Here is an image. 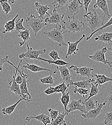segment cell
Returning a JSON list of instances; mask_svg holds the SVG:
<instances>
[{"instance_id": "obj_1", "label": "cell", "mask_w": 112, "mask_h": 125, "mask_svg": "<svg viewBox=\"0 0 112 125\" xmlns=\"http://www.w3.org/2000/svg\"><path fill=\"white\" fill-rule=\"evenodd\" d=\"M62 29L63 33L68 32L79 34L80 32L86 31L84 22L77 19L76 16H74L71 19H69L68 21H64L62 25Z\"/></svg>"}, {"instance_id": "obj_2", "label": "cell", "mask_w": 112, "mask_h": 125, "mask_svg": "<svg viewBox=\"0 0 112 125\" xmlns=\"http://www.w3.org/2000/svg\"><path fill=\"white\" fill-rule=\"evenodd\" d=\"M22 62V60H21L18 64V66L16 67L12 62H11L10 61H9L8 60H7V62L9 63V64H10L11 65H12L17 70L18 72H19V74L21 75V76H22V77L23 78V81H22V84L19 85L20 92L22 95V97L21 98H23L24 100V101H27L28 102H30L32 101V99L30 94H29V93L28 88H27V85L28 84L29 80H28L27 79V78H28V76L27 74H25L24 73L23 70L21 71V70L20 69V66L21 65V63Z\"/></svg>"}, {"instance_id": "obj_3", "label": "cell", "mask_w": 112, "mask_h": 125, "mask_svg": "<svg viewBox=\"0 0 112 125\" xmlns=\"http://www.w3.org/2000/svg\"><path fill=\"white\" fill-rule=\"evenodd\" d=\"M83 17L92 32L97 30L104 25L101 19V16L97 14L96 9H94L93 12L86 13L83 15Z\"/></svg>"}, {"instance_id": "obj_4", "label": "cell", "mask_w": 112, "mask_h": 125, "mask_svg": "<svg viewBox=\"0 0 112 125\" xmlns=\"http://www.w3.org/2000/svg\"><path fill=\"white\" fill-rule=\"evenodd\" d=\"M54 29L48 32H44L43 33L54 42L59 43V46L62 47L68 46L65 42L63 32L61 25H54Z\"/></svg>"}, {"instance_id": "obj_5", "label": "cell", "mask_w": 112, "mask_h": 125, "mask_svg": "<svg viewBox=\"0 0 112 125\" xmlns=\"http://www.w3.org/2000/svg\"><path fill=\"white\" fill-rule=\"evenodd\" d=\"M26 23L28 27L32 29L34 33L33 37L36 36L39 31L48 25L39 16H35L32 14L27 17Z\"/></svg>"}, {"instance_id": "obj_6", "label": "cell", "mask_w": 112, "mask_h": 125, "mask_svg": "<svg viewBox=\"0 0 112 125\" xmlns=\"http://www.w3.org/2000/svg\"><path fill=\"white\" fill-rule=\"evenodd\" d=\"M83 6L80 0H72L66 7L65 14L69 19H71L80 13L81 8Z\"/></svg>"}, {"instance_id": "obj_7", "label": "cell", "mask_w": 112, "mask_h": 125, "mask_svg": "<svg viewBox=\"0 0 112 125\" xmlns=\"http://www.w3.org/2000/svg\"><path fill=\"white\" fill-rule=\"evenodd\" d=\"M27 46V51L26 52H23L19 55V58H24L26 60L34 59L38 60L39 55L40 54H45L46 52V49H42L39 50H34L32 47H30L28 44Z\"/></svg>"}, {"instance_id": "obj_8", "label": "cell", "mask_w": 112, "mask_h": 125, "mask_svg": "<svg viewBox=\"0 0 112 125\" xmlns=\"http://www.w3.org/2000/svg\"><path fill=\"white\" fill-rule=\"evenodd\" d=\"M108 51L106 47H104L102 50H96L94 54L89 56V58L95 62L107 64L110 67H112V61L106 59L105 56V54Z\"/></svg>"}, {"instance_id": "obj_9", "label": "cell", "mask_w": 112, "mask_h": 125, "mask_svg": "<svg viewBox=\"0 0 112 125\" xmlns=\"http://www.w3.org/2000/svg\"><path fill=\"white\" fill-rule=\"evenodd\" d=\"M69 71L75 72L76 74L80 75L82 77H87L89 78H93L94 77V74H93L94 69L90 67L84 66L78 67L76 65H71V66H69Z\"/></svg>"}, {"instance_id": "obj_10", "label": "cell", "mask_w": 112, "mask_h": 125, "mask_svg": "<svg viewBox=\"0 0 112 125\" xmlns=\"http://www.w3.org/2000/svg\"><path fill=\"white\" fill-rule=\"evenodd\" d=\"M64 16L65 14L61 15L57 12L56 9H54L52 11L51 16H49V17L45 19V22L47 24L55 25H62L63 23L64 22Z\"/></svg>"}, {"instance_id": "obj_11", "label": "cell", "mask_w": 112, "mask_h": 125, "mask_svg": "<svg viewBox=\"0 0 112 125\" xmlns=\"http://www.w3.org/2000/svg\"><path fill=\"white\" fill-rule=\"evenodd\" d=\"M68 106L69 109L67 111V115H68L69 113L73 112L75 110H79L83 114L87 113L85 106L82 104V101L80 99L78 100L72 99Z\"/></svg>"}, {"instance_id": "obj_12", "label": "cell", "mask_w": 112, "mask_h": 125, "mask_svg": "<svg viewBox=\"0 0 112 125\" xmlns=\"http://www.w3.org/2000/svg\"><path fill=\"white\" fill-rule=\"evenodd\" d=\"M57 69H58L60 72V77L62 78L63 82L66 84L69 87L71 85L73 81L71 80L72 76L70 74L69 70L67 67V65L58 66Z\"/></svg>"}, {"instance_id": "obj_13", "label": "cell", "mask_w": 112, "mask_h": 125, "mask_svg": "<svg viewBox=\"0 0 112 125\" xmlns=\"http://www.w3.org/2000/svg\"><path fill=\"white\" fill-rule=\"evenodd\" d=\"M106 104V102L102 104H98V106L95 109L90 110L85 114H82L81 115L84 118L95 119L97 117L103 113V107Z\"/></svg>"}, {"instance_id": "obj_14", "label": "cell", "mask_w": 112, "mask_h": 125, "mask_svg": "<svg viewBox=\"0 0 112 125\" xmlns=\"http://www.w3.org/2000/svg\"><path fill=\"white\" fill-rule=\"evenodd\" d=\"M94 9L99 8L102 10L104 13L103 22L104 23L105 17L110 18L111 15L109 14L108 5L107 0H96V2L94 5Z\"/></svg>"}, {"instance_id": "obj_15", "label": "cell", "mask_w": 112, "mask_h": 125, "mask_svg": "<svg viewBox=\"0 0 112 125\" xmlns=\"http://www.w3.org/2000/svg\"><path fill=\"white\" fill-rule=\"evenodd\" d=\"M83 39H85V35L84 34H83L82 36L78 41H77L74 42H71L69 41L68 42V44H67L68 50H67V54L65 56L66 58H68V57L69 56H71L73 54L74 55H76L77 52L79 51V49L78 48V45Z\"/></svg>"}, {"instance_id": "obj_16", "label": "cell", "mask_w": 112, "mask_h": 125, "mask_svg": "<svg viewBox=\"0 0 112 125\" xmlns=\"http://www.w3.org/2000/svg\"><path fill=\"white\" fill-rule=\"evenodd\" d=\"M16 73L14 75V76L13 77V78L11 80H9L8 88L11 92H13L14 94L20 97V98H21L22 97V95L20 92V85L16 83L15 80L16 75L18 73L17 70L16 69Z\"/></svg>"}, {"instance_id": "obj_17", "label": "cell", "mask_w": 112, "mask_h": 125, "mask_svg": "<svg viewBox=\"0 0 112 125\" xmlns=\"http://www.w3.org/2000/svg\"><path fill=\"white\" fill-rule=\"evenodd\" d=\"M34 6L36 10L37 13L38 14L39 16L42 19H44L46 15L50 16L48 11L50 9V8L47 5H43L38 1H36L34 3Z\"/></svg>"}, {"instance_id": "obj_18", "label": "cell", "mask_w": 112, "mask_h": 125, "mask_svg": "<svg viewBox=\"0 0 112 125\" xmlns=\"http://www.w3.org/2000/svg\"><path fill=\"white\" fill-rule=\"evenodd\" d=\"M23 67L26 70H30L33 72H34V73H36V72H40V71H48L50 73H52L54 74H55L57 73L56 71H53L51 69L42 67L41 66H38L34 64H30V63H26L25 64H24L23 66Z\"/></svg>"}, {"instance_id": "obj_19", "label": "cell", "mask_w": 112, "mask_h": 125, "mask_svg": "<svg viewBox=\"0 0 112 125\" xmlns=\"http://www.w3.org/2000/svg\"><path fill=\"white\" fill-rule=\"evenodd\" d=\"M32 119L37 120L42 122L44 125H47L49 124H51V123L50 117L45 115L44 113H41L36 116L30 115L26 117V120L28 121H29Z\"/></svg>"}, {"instance_id": "obj_20", "label": "cell", "mask_w": 112, "mask_h": 125, "mask_svg": "<svg viewBox=\"0 0 112 125\" xmlns=\"http://www.w3.org/2000/svg\"><path fill=\"white\" fill-rule=\"evenodd\" d=\"M94 82L95 80L94 78H90L86 80H83L74 82H73L71 85H73L77 88H84L89 90V89H90L91 87L92 83Z\"/></svg>"}, {"instance_id": "obj_21", "label": "cell", "mask_w": 112, "mask_h": 125, "mask_svg": "<svg viewBox=\"0 0 112 125\" xmlns=\"http://www.w3.org/2000/svg\"><path fill=\"white\" fill-rule=\"evenodd\" d=\"M93 78L95 80L94 83L100 86L106 82H112V78H109L103 74H94Z\"/></svg>"}, {"instance_id": "obj_22", "label": "cell", "mask_w": 112, "mask_h": 125, "mask_svg": "<svg viewBox=\"0 0 112 125\" xmlns=\"http://www.w3.org/2000/svg\"><path fill=\"white\" fill-rule=\"evenodd\" d=\"M95 41H100L108 44H111L112 43V32H104L101 35L95 38Z\"/></svg>"}, {"instance_id": "obj_23", "label": "cell", "mask_w": 112, "mask_h": 125, "mask_svg": "<svg viewBox=\"0 0 112 125\" xmlns=\"http://www.w3.org/2000/svg\"><path fill=\"white\" fill-rule=\"evenodd\" d=\"M19 32V34L18 35V37L21 38L23 41L19 42L20 46L22 47L24 45L25 42H28L30 39V30L28 29H26L24 31H18Z\"/></svg>"}, {"instance_id": "obj_24", "label": "cell", "mask_w": 112, "mask_h": 125, "mask_svg": "<svg viewBox=\"0 0 112 125\" xmlns=\"http://www.w3.org/2000/svg\"><path fill=\"white\" fill-rule=\"evenodd\" d=\"M18 16L19 15L17 14L14 18L5 22L4 25L5 30L2 32V34H5L7 32H12L15 31V21Z\"/></svg>"}, {"instance_id": "obj_25", "label": "cell", "mask_w": 112, "mask_h": 125, "mask_svg": "<svg viewBox=\"0 0 112 125\" xmlns=\"http://www.w3.org/2000/svg\"><path fill=\"white\" fill-rule=\"evenodd\" d=\"M67 115V112L64 111L62 113L59 112L57 117L51 123L50 125H67L66 122L64 119L65 116Z\"/></svg>"}, {"instance_id": "obj_26", "label": "cell", "mask_w": 112, "mask_h": 125, "mask_svg": "<svg viewBox=\"0 0 112 125\" xmlns=\"http://www.w3.org/2000/svg\"><path fill=\"white\" fill-rule=\"evenodd\" d=\"M22 101H24V100L23 98H20V99L15 104H13L11 106H9L8 107H7L3 108L1 110L2 114L3 115H11L16 109L17 105Z\"/></svg>"}, {"instance_id": "obj_27", "label": "cell", "mask_w": 112, "mask_h": 125, "mask_svg": "<svg viewBox=\"0 0 112 125\" xmlns=\"http://www.w3.org/2000/svg\"><path fill=\"white\" fill-rule=\"evenodd\" d=\"M82 104L85 106L87 112L90 110L95 109L98 106V101H94L93 99L90 98L88 100H84L82 102Z\"/></svg>"}, {"instance_id": "obj_28", "label": "cell", "mask_w": 112, "mask_h": 125, "mask_svg": "<svg viewBox=\"0 0 112 125\" xmlns=\"http://www.w3.org/2000/svg\"><path fill=\"white\" fill-rule=\"evenodd\" d=\"M72 0H54L52 2V4L53 5L54 9L57 10L61 7H66Z\"/></svg>"}, {"instance_id": "obj_29", "label": "cell", "mask_w": 112, "mask_h": 125, "mask_svg": "<svg viewBox=\"0 0 112 125\" xmlns=\"http://www.w3.org/2000/svg\"><path fill=\"white\" fill-rule=\"evenodd\" d=\"M60 101L64 106L65 111H67V107L70 101V93L68 90H67L64 94H62L61 97L60 98Z\"/></svg>"}, {"instance_id": "obj_30", "label": "cell", "mask_w": 112, "mask_h": 125, "mask_svg": "<svg viewBox=\"0 0 112 125\" xmlns=\"http://www.w3.org/2000/svg\"><path fill=\"white\" fill-rule=\"evenodd\" d=\"M98 86H99V85L98 84L95 83L94 82H93L92 83V85L90 88V91L89 94L88 95V96L84 100L87 101V100H89L90 98H91L95 95H97L98 94H99V89H98Z\"/></svg>"}, {"instance_id": "obj_31", "label": "cell", "mask_w": 112, "mask_h": 125, "mask_svg": "<svg viewBox=\"0 0 112 125\" xmlns=\"http://www.w3.org/2000/svg\"><path fill=\"white\" fill-rule=\"evenodd\" d=\"M38 60L41 61H44L46 62H48V64H55L56 65H57L58 66H61V65H69V63L65 62L64 60H62L60 59L57 60L56 61L54 60H47L44 58H42L41 57H39Z\"/></svg>"}, {"instance_id": "obj_32", "label": "cell", "mask_w": 112, "mask_h": 125, "mask_svg": "<svg viewBox=\"0 0 112 125\" xmlns=\"http://www.w3.org/2000/svg\"><path fill=\"white\" fill-rule=\"evenodd\" d=\"M8 1V0H0V4L2 7V11L7 15H8L12 10L11 7Z\"/></svg>"}, {"instance_id": "obj_33", "label": "cell", "mask_w": 112, "mask_h": 125, "mask_svg": "<svg viewBox=\"0 0 112 125\" xmlns=\"http://www.w3.org/2000/svg\"><path fill=\"white\" fill-rule=\"evenodd\" d=\"M73 92L74 94L79 93L83 97L84 100L88 97L89 94V90L88 89L81 88H77L76 87H74V88H73Z\"/></svg>"}, {"instance_id": "obj_34", "label": "cell", "mask_w": 112, "mask_h": 125, "mask_svg": "<svg viewBox=\"0 0 112 125\" xmlns=\"http://www.w3.org/2000/svg\"><path fill=\"white\" fill-rule=\"evenodd\" d=\"M112 16H111V17L110 18V19L109 20V21L106 23V24H104L102 27H101V28H100L99 29H98L97 30H96L95 31H94V32H92V33L90 35V36H89L87 38V39H86V40L87 41H88V40H90L92 37V36L96 32H99V31H103V30H104V29H106V28H107V27H109V26H112Z\"/></svg>"}, {"instance_id": "obj_35", "label": "cell", "mask_w": 112, "mask_h": 125, "mask_svg": "<svg viewBox=\"0 0 112 125\" xmlns=\"http://www.w3.org/2000/svg\"><path fill=\"white\" fill-rule=\"evenodd\" d=\"M68 87H69L66 84V83L63 82L62 83L54 87L55 94H57V93L64 94L67 90H68Z\"/></svg>"}, {"instance_id": "obj_36", "label": "cell", "mask_w": 112, "mask_h": 125, "mask_svg": "<svg viewBox=\"0 0 112 125\" xmlns=\"http://www.w3.org/2000/svg\"><path fill=\"white\" fill-rule=\"evenodd\" d=\"M52 73H50L49 76L39 79L40 82L42 84H48V85H53L55 83L54 78L52 76Z\"/></svg>"}, {"instance_id": "obj_37", "label": "cell", "mask_w": 112, "mask_h": 125, "mask_svg": "<svg viewBox=\"0 0 112 125\" xmlns=\"http://www.w3.org/2000/svg\"><path fill=\"white\" fill-rule=\"evenodd\" d=\"M24 19L22 18H19L16 22L15 23V30L16 31H24L26 29L23 26V23L24 22Z\"/></svg>"}, {"instance_id": "obj_38", "label": "cell", "mask_w": 112, "mask_h": 125, "mask_svg": "<svg viewBox=\"0 0 112 125\" xmlns=\"http://www.w3.org/2000/svg\"><path fill=\"white\" fill-rule=\"evenodd\" d=\"M48 112L49 113L50 118L51 119V122L52 123L57 117L60 111L53 109L52 108H49L48 109Z\"/></svg>"}, {"instance_id": "obj_39", "label": "cell", "mask_w": 112, "mask_h": 125, "mask_svg": "<svg viewBox=\"0 0 112 125\" xmlns=\"http://www.w3.org/2000/svg\"><path fill=\"white\" fill-rule=\"evenodd\" d=\"M108 95L106 98V102L107 104L108 112L112 111V92H108Z\"/></svg>"}, {"instance_id": "obj_40", "label": "cell", "mask_w": 112, "mask_h": 125, "mask_svg": "<svg viewBox=\"0 0 112 125\" xmlns=\"http://www.w3.org/2000/svg\"><path fill=\"white\" fill-rule=\"evenodd\" d=\"M104 119V124L105 125L108 124H112V111L108 112L105 114Z\"/></svg>"}, {"instance_id": "obj_41", "label": "cell", "mask_w": 112, "mask_h": 125, "mask_svg": "<svg viewBox=\"0 0 112 125\" xmlns=\"http://www.w3.org/2000/svg\"><path fill=\"white\" fill-rule=\"evenodd\" d=\"M48 55H49V56L51 58H52V59L54 61H56V60H57L60 59V57L59 55V52L56 50L51 51L48 53Z\"/></svg>"}, {"instance_id": "obj_42", "label": "cell", "mask_w": 112, "mask_h": 125, "mask_svg": "<svg viewBox=\"0 0 112 125\" xmlns=\"http://www.w3.org/2000/svg\"><path fill=\"white\" fill-rule=\"evenodd\" d=\"M9 58L8 56H6L4 58H0V71H1L3 69V65L6 62H7L8 59Z\"/></svg>"}, {"instance_id": "obj_43", "label": "cell", "mask_w": 112, "mask_h": 125, "mask_svg": "<svg viewBox=\"0 0 112 125\" xmlns=\"http://www.w3.org/2000/svg\"><path fill=\"white\" fill-rule=\"evenodd\" d=\"M44 93L47 95H51L52 94H55V90L54 87H49L48 89L44 91Z\"/></svg>"}, {"instance_id": "obj_44", "label": "cell", "mask_w": 112, "mask_h": 125, "mask_svg": "<svg viewBox=\"0 0 112 125\" xmlns=\"http://www.w3.org/2000/svg\"><path fill=\"white\" fill-rule=\"evenodd\" d=\"M91 1H92V0H83V6H84V9L86 13L88 12V7Z\"/></svg>"}, {"instance_id": "obj_45", "label": "cell", "mask_w": 112, "mask_h": 125, "mask_svg": "<svg viewBox=\"0 0 112 125\" xmlns=\"http://www.w3.org/2000/svg\"><path fill=\"white\" fill-rule=\"evenodd\" d=\"M15 80L16 83L18 84V85H20L21 84H22L23 81V78L20 74H19L17 76L16 75Z\"/></svg>"}, {"instance_id": "obj_46", "label": "cell", "mask_w": 112, "mask_h": 125, "mask_svg": "<svg viewBox=\"0 0 112 125\" xmlns=\"http://www.w3.org/2000/svg\"><path fill=\"white\" fill-rule=\"evenodd\" d=\"M16 0H8V1L12 3H14Z\"/></svg>"}, {"instance_id": "obj_47", "label": "cell", "mask_w": 112, "mask_h": 125, "mask_svg": "<svg viewBox=\"0 0 112 125\" xmlns=\"http://www.w3.org/2000/svg\"><path fill=\"white\" fill-rule=\"evenodd\" d=\"M110 50L112 52V44H111V47H110Z\"/></svg>"}, {"instance_id": "obj_48", "label": "cell", "mask_w": 112, "mask_h": 125, "mask_svg": "<svg viewBox=\"0 0 112 125\" xmlns=\"http://www.w3.org/2000/svg\"><path fill=\"white\" fill-rule=\"evenodd\" d=\"M112 125V124H111V125Z\"/></svg>"}, {"instance_id": "obj_49", "label": "cell", "mask_w": 112, "mask_h": 125, "mask_svg": "<svg viewBox=\"0 0 112 125\" xmlns=\"http://www.w3.org/2000/svg\"></svg>"}]
</instances>
